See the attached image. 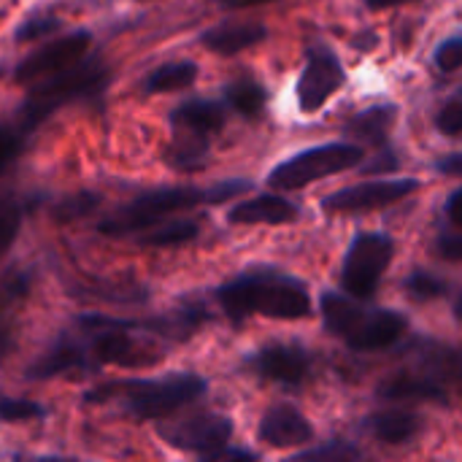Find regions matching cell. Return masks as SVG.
<instances>
[{
	"instance_id": "1",
	"label": "cell",
	"mask_w": 462,
	"mask_h": 462,
	"mask_svg": "<svg viewBox=\"0 0 462 462\" xmlns=\"http://www.w3.org/2000/svg\"><path fill=\"white\" fill-rule=\"evenodd\" d=\"M222 311L233 322H244L252 314L271 319H306L311 314V298L306 287L279 271H246L217 292Z\"/></svg>"
},
{
	"instance_id": "2",
	"label": "cell",
	"mask_w": 462,
	"mask_h": 462,
	"mask_svg": "<svg viewBox=\"0 0 462 462\" xmlns=\"http://www.w3.org/2000/svg\"><path fill=\"white\" fill-rule=\"evenodd\" d=\"M206 393H208V384L203 376H198V374H168L160 379H133V382L108 384V387L89 393L87 401L103 403V401L119 398L135 420L157 422V420H168L176 411H181L184 406L200 401Z\"/></svg>"
},
{
	"instance_id": "3",
	"label": "cell",
	"mask_w": 462,
	"mask_h": 462,
	"mask_svg": "<svg viewBox=\"0 0 462 462\" xmlns=\"http://www.w3.org/2000/svg\"><path fill=\"white\" fill-rule=\"evenodd\" d=\"M111 84V68L100 54H92L87 60H79L76 65L35 81V87L27 92L22 111H19V127L24 133L35 130L43 119H49L54 111H60L65 103L73 100H89L108 89Z\"/></svg>"
},
{
	"instance_id": "4",
	"label": "cell",
	"mask_w": 462,
	"mask_h": 462,
	"mask_svg": "<svg viewBox=\"0 0 462 462\" xmlns=\"http://www.w3.org/2000/svg\"><path fill=\"white\" fill-rule=\"evenodd\" d=\"M195 206H206V189L200 187H160L138 195L135 200L116 208L106 217L97 230L108 238H125L133 233H146L149 227L165 222L173 214L189 211Z\"/></svg>"
},
{
	"instance_id": "5",
	"label": "cell",
	"mask_w": 462,
	"mask_h": 462,
	"mask_svg": "<svg viewBox=\"0 0 462 462\" xmlns=\"http://www.w3.org/2000/svg\"><path fill=\"white\" fill-rule=\"evenodd\" d=\"M81 328L89 333V341H84V352L92 365H119V368H149L162 360V352L154 346H146L130 330L135 322L127 319H108L100 314H89L79 319Z\"/></svg>"
},
{
	"instance_id": "6",
	"label": "cell",
	"mask_w": 462,
	"mask_h": 462,
	"mask_svg": "<svg viewBox=\"0 0 462 462\" xmlns=\"http://www.w3.org/2000/svg\"><path fill=\"white\" fill-rule=\"evenodd\" d=\"M363 162V149L357 143H322L298 152L295 157L279 162L268 173V187L273 189H300L314 181L330 179Z\"/></svg>"
},
{
	"instance_id": "7",
	"label": "cell",
	"mask_w": 462,
	"mask_h": 462,
	"mask_svg": "<svg viewBox=\"0 0 462 462\" xmlns=\"http://www.w3.org/2000/svg\"><path fill=\"white\" fill-rule=\"evenodd\" d=\"M395 254V244L384 233H360L344 260L341 271V287L349 292V298H371L390 268Z\"/></svg>"
},
{
	"instance_id": "8",
	"label": "cell",
	"mask_w": 462,
	"mask_h": 462,
	"mask_svg": "<svg viewBox=\"0 0 462 462\" xmlns=\"http://www.w3.org/2000/svg\"><path fill=\"white\" fill-rule=\"evenodd\" d=\"M92 46V32L89 30H73L57 41H49L43 46H38L35 51H30L14 70V81L19 84H35L41 79H49L70 65H76L79 60H84L89 54Z\"/></svg>"
},
{
	"instance_id": "9",
	"label": "cell",
	"mask_w": 462,
	"mask_h": 462,
	"mask_svg": "<svg viewBox=\"0 0 462 462\" xmlns=\"http://www.w3.org/2000/svg\"><path fill=\"white\" fill-rule=\"evenodd\" d=\"M157 433L165 444H171L181 452L208 455V452L222 449L230 441L233 422L222 414L200 411V414H192V417H184L176 422H165V425H160Z\"/></svg>"
},
{
	"instance_id": "10",
	"label": "cell",
	"mask_w": 462,
	"mask_h": 462,
	"mask_svg": "<svg viewBox=\"0 0 462 462\" xmlns=\"http://www.w3.org/2000/svg\"><path fill=\"white\" fill-rule=\"evenodd\" d=\"M346 81L344 65L328 46H311L306 68L298 79V106L303 114H317Z\"/></svg>"
},
{
	"instance_id": "11",
	"label": "cell",
	"mask_w": 462,
	"mask_h": 462,
	"mask_svg": "<svg viewBox=\"0 0 462 462\" xmlns=\"http://www.w3.org/2000/svg\"><path fill=\"white\" fill-rule=\"evenodd\" d=\"M420 189L417 179H393V181H365L355 187H344L322 200V208L328 214H357V211H374L393 206L411 192Z\"/></svg>"
},
{
	"instance_id": "12",
	"label": "cell",
	"mask_w": 462,
	"mask_h": 462,
	"mask_svg": "<svg viewBox=\"0 0 462 462\" xmlns=\"http://www.w3.org/2000/svg\"><path fill=\"white\" fill-rule=\"evenodd\" d=\"M249 365L257 376L284 384V387L303 384L311 371L309 352H303L300 346H290V344H273V346L260 349L257 355L249 357Z\"/></svg>"
},
{
	"instance_id": "13",
	"label": "cell",
	"mask_w": 462,
	"mask_h": 462,
	"mask_svg": "<svg viewBox=\"0 0 462 462\" xmlns=\"http://www.w3.org/2000/svg\"><path fill=\"white\" fill-rule=\"evenodd\" d=\"M406 328H409V322L398 311H390V309L368 311L365 309L363 317L357 319V325L349 330V336L344 341L355 352H379V349H387L395 341H401Z\"/></svg>"
},
{
	"instance_id": "14",
	"label": "cell",
	"mask_w": 462,
	"mask_h": 462,
	"mask_svg": "<svg viewBox=\"0 0 462 462\" xmlns=\"http://www.w3.org/2000/svg\"><path fill=\"white\" fill-rule=\"evenodd\" d=\"M260 441L276 449H290V447H303L314 439L311 422L290 403L271 406L263 420H260Z\"/></svg>"
},
{
	"instance_id": "15",
	"label": "cell",
	"mask_w": 462,
	"mask_h": 462,
	"mask_svg": "<svg viewBox=\"0 0 462 462\" xmlns=\"http://www.w3.org/2000/svg\"><path fill=\"white\" fill-rule=\"evenodd\" d=\"M376 395L382 401H428V403H444L447 401V384L433 379L425 371H401L379 382Z\"/></svg>"
},
{
	"instance_id": "16",
	"label": "cell",
	"mask_w": 462,
	"mask_h": 462,
	"mask_svg": "<svg viewBox=\"0 0 462 462\" xmlns=\"http://www.w3.org/2000/svg\"><path fill=\"white\" fill-rule=\"evenodd\" d=\"M265 38H268V30L260 22H222L206 30L200 35V43L214 54L230 57V54H238L263 43Z\"/></svg>"
},
{
	"instance_id": "17",
	"label": "cell",
	"mask_w": 462,
	"mask_h": 462,
	"mask_svg": "<svg viewBox=\"0 0 462 462\" xmlns=\"http://www.w3.org/2000/svg\"><path fill=\"white\" fill-rule=\"evenodd\" d=\"M298 206L282 195H257L230 208L227 219L233 225H287L298 219Z\"/></svg>"
},
{
	"instance_id": "18",
	"label": "cell",
	"mask_w": 462,
	"mask_h": 462,
	"mask_svg": "<svg viewBox=\"0 0 462 462\" xmlns=\"http://www.w3.org/2000/svg\"><path fill=\"white\" fill-rule=\"evenodd\" d=\"M95 368L84 352V344L73 341V338H60L46 355H41L30 368L27 376L30 379H54L62 374H73V371H89Z\"/></svg>"
},
{
	"instance_id": "19",
	"label": "cell",
	"mask_w": 462,
	"mask_h": 462,
	"mask_svg": "<svg viewBox=\"0 0 462 462\" xmlns=\"http://www.w3.org/2000/svg\"><path fill=\"white\" fill-rule=\"evenodd\" d=\"M227 122V111L219 100H208V97H195V100H184L173 108L171 114V125L173 127H184L200 135H214L225 127Z\"/></svg>"
},
{
	"instance_id": "20",
	"label": "cell",
	"mask_w": 462,
	"mask_h": 462,
	"mask_svg": "<svg viewBox=\"0 0 462 462\" xmlns=\"http://www.w3.org/2000/svg\"><path fill=\"white\" fill-rule=\"evenodd\" d=\"M208 160V135L173 127V138L165 149V165L173 171H200Z\"/></svg>"
},
{
	"instance_id": "21",
	"label": "cell",
	"mask_w": 462,
	"mask_h": 462,
	"mask_svg": "<svg viewBox=\"0 0 462 462\" xmlns=\"http://www.w3.org/2000/svg\"><path fill=\"white\" fill-rule=\"evenodd\" d=\"M365 428L371 430L374 439L398 447V444H409L411 439L420 436L422 420L411 411H379V414L368 417Z\"/></svg>"
},
{
	"instance_id": "22",
	"label": "cell",
	"mask_w": 462,
	"mask_h": 462,
	"mask_svg": "<svg viewBox=\"0 0 462 462\" xmlns=\"http://www.w3.org/2000/svg\"><path fill=\"white\" fill-rule=\"evenodd\" d=\"M395 119H398V108L395 106H390V103L371 106V108H365V111H360L357 116L349 119L346 133L355 135L363 143H384L390 130H393V125H395Z\"/></svg>"
},
{
	"instance_id": "23",
	"label": "cell",
	"mask_w": 462,
	"mask_h": 462,
	"mask_svg": "<svg viewBox=\"0 0 462 462\" xmlns=\"http://www.w3.org/2000/svg\"><path fill=\"white\" fill-rule=\"evenodd\" d=\"M319 311H322L325 328L333 336L346 338L349 330L357 325V319L363 317L365 309L355 298H346V295H338V292H325L322 300H319Z\"/></svg>"
},
{
	"instance_id": "24",
	"label": "cell",
	"mask_w": 462,
	"mask_h": 462,
	"mask_svg": "<svg viewBox=\"0 0 462 462\" xmlns=\"http://www.w3.org/2000/svg\"><path fill=\"white\" fill-rule=\"evenodd\" d=\"M198 76H200V68L195 62H187V60H181V62H165V65L154 68L146 76L143 87L152 95H165V92H179V89L192 87L198 81Z\"/></svg>"
},
{
	"instance_id": "25",
	"label": "cell",
	"mask_w": 462,
	"mask_h": 462,
	"mask_svg": "<svg viewBox=\"0 0 462 462\" xmlns=\"http://www.w3.org/2000/svg\"><path fill=\"white\" fill-rule=\"evenodd\" d=\"M225 100L236 114H241L246 119H257L265 111L268 92L254 79H236V81L225 84Z\"/></svg>"
},
{
	"instance_id": "26",
	"label": "cell",
	"mask_w": 462,
	"mask_h": 462,
	"mask_svg": "<svg viewBox=\"0 0 462 462\" xmlns=\"http://www.w3.org/2000/svg\"><path fill=\"white\" fill-rule=\"evenodd\" d=\"M198 233H200V225L195 219H173V222H160L157 227H149L138 238V244L141 246H157V249L181 246V244L195 241Z\"/></svg>"
},
{
	"instance_id": "27",
	"label": "cell",
	"mask_w": 462,
	"mask_h": 462,
	"mask_svg": "<svg viewBox=\"0 0 462 462\" xmlns=\"http://www.w3.org/2000/svg\"><path fill=\"white\" fill-rule=\"evenodd\" d=\"M73 295L79 298H97V300H108V303H143L149 295L143 287L138 284H103V290H92V287H84V290H73Z\"/></svg>"
},
{
	"instance_id": "28",
	"label": "cell",
	"mask_w": 462,
	"mask_h": 462,
	"mask_svg": "<svg viewBox=\"0 0 462 462\" xmlns=\"http://www.w3.org/2000/svg\"><path fill=\"white\" fill-rule=\"evenodd\" d=\"M284 462H360V452L349 441H328L325 447L306 449Z\"/></svg>"
},
{
	"instance_id": "29",
	"label": "cell",
	"mask_w": 462,
	"mask_h": 462,
	"mask_svg": "<svg viewBox=\"0 0 462 462\" xmlns=\"http://www.w3.org/2000/svg\"><path fill=\"white\" fill-rule=\"evenodd\" d=\"M403 287H406L409 298H414L420 303H428V300H436V298H444L447 295V284L439 276L428 273V271H414L403 282Z\"/></svg>"
},
{
	"instance_id": "30",
	"label": "cell",
	"mask_w": 462,
	"mask_h": 462,
	"mask_svg": "<svg viewBox=\"0 0 462 462\" xmlns=\"http://www.w3.org/2000/svg\"><path fill=\"white\" fill-rule=\"evenodd\" d=\"M97 206H100V195H95V192H76V195L62 198V200L54 206V217H57L60 222H73V219L87 217V214L95 211Z\"/></svg>"
},
{
	"instance_id": "31",
	"label": "cell",
	"mask_w": 462,
	"mask_h": 462,
	"mask_svg": "<svg viewBox=\"0 0 462 462\" xmlns=\"http://www.w3.org/2000/svg\"><path fill=\"white\" fill-rule=\"evenodd\" d=\"M22 227V206L16 200H0V257L14 246Z\"/></svg>"
},
{
	"instance_id": "32",
	"label": "cell",
	"mask_w": 462,
	"mask_h": 462,
	"mask_svg": "<svg viewBox=\"0 0 462 462\" xmlns=\"http://www.w3.org/2000/svg\"><path fill=\"white\" fill-rule=\"evenodd\" d=\"M46 409L35 401H19V398H0V422H30L43 417Z\"/></svg>"
},
{
	"instance_id": "33",
	"label": "cell",
	"mask_w": 462,
	"mask_h": 462,
	"mask_svg": "<svg viewBox=\"0 0 462 462\" xmlns=\"http://www.w3.org/2000/svg\"><path fill=\"white\" fill-rule=\"evenodd\" d=\"M60 27H62V22L57 16H32V19H27V22L19 24V30L14 32V38L19 43H30V41H41L43 35H51Z\"/></svg>"
},
{
	"instance_id": "34",
	"label": "cell",
	"mask_w": 462,
	"mask_h": 462,
	"mask_svg": "<svg viewBox=\"0 0 462 462\" xmlns=\"http://www.w3.org/2000/svg\"><path fill=\"white\" fill-rule=\"evenodd\" d=\"M252 189V181L246 179H230V181H219L214 187H206V206H219V203H227L230 198L236 195H244Z\"/></svg>"
},
{
	"instance_id": "35",
	"label": "cell",
	"mask_w": 462,
	"mask_h": 462,
	"mask_svg": "<svg viewBox=\"0 0 462 462\" xmlns=\"http://www.w3.org/2000/svg\"><path fill=\"white\" fill-rule=\"evenodd\" d=\"M22 146H24V130L0 125V168H5L11 160H16Z\"/></svg>"
},
{
	"instance_id": "36",
	"label": "cell",
	"mask_w": 462,
	"mask_h": 462,
	"mask_svg": "<svg viewBox=\"0 0 462 462\" xmlns=\"http://www.w3.org/2000/svg\"><path fill=\"white\" fill-rule=\"evenodd\" d=\"M436 127H439V133H444V135H462V97L449 100V103L439 111Z\"/></svg>"
},
{
	"instance_id": "37",
	"label": "cell",
	"mask_w": 462,
	"mask_h": 462,
	"mask_svg": "<svg viewBox=\"0 0 462 462\" xmlns=\"http://www.w3.org/2000/svg\"><path fill=\"white\" fill-rule=\"evenodd\" d=\"M436 65L444 73L460 70L462 68V38H449L436 49Z\"/></svg>"
},
{
	"instance_id": "38",
	"label": "cell",
	"mask_w": 462,
	"mask_h": 462,
	"mask_svg": "<svg viewBox=\"0 0 462 462\" xmlns=\"http://www.w3.org/2000/svg\"><path fill=\"white\" fill-rule=\"evenodd\" d=\"M200 462H257V455L249 449H238V447H222L217 452H208Z\"/></svg>"
},
{
	"instance_id": "39",
	"label": "cell",
	"mask_w": 462,
	"mask_h": 462,
	"mask_svg": "<svg viewBox=\"0 0 462 462\" xmlns=\"http://www.w3.org/2000/svg\"><path fill=\"white\" fill-rule=\"evenodd\" d=\"M436 252L449 263H462V236H441L436 241Z\"/></svg>"
},
{
	"instance_id": "40",
	"label": "cell",
	"mask_w": 462,
	"mask_h": 462,
	"mask_svg": "<svg viewBox=\"0 0 462 462\" xmlns=\"http://www.w3.org/2000/svg\"><path fill=\"white\" fill-rule=\"evenodd\" d=\"M436 168H439L441 173H447V176H460L462 179V154H449V157L439 160Z\"/></svg>"
},
{
	"instance_id": "41",
	"label": "cell",
	"mask_w": 462,
	"mask_h": 462,
	"mask_svg": "<svg viewBox=\"0 0 462 462\" xmlns=\"http://www.w3.org/2000/svg\"><path fill=\"white\" fill-rule=\"evenodd\" d=\"M447 214H449V219L457 225L462 230V187L449 198V203H447Z\"/></svg>"
},
{
	"instance_id": "42",
	"label": "cell",
	"mask_w": 462,
	"mask_h": 462,
	"mask_svg": "<svg viewBox=\"0 0 462 462\" xmlns=\"http://www.w3.org/2000/svg\"><path fill=\"white\" fill-rule=\"evenodd\" d=\"M11 462H73V460L54 457V455H16Z\"/></svg>"
},
{
	"instance_id": "43",
	"label": "cell",
	"mask_w": 462,
	"mask_h": 462,
	"mask_svg": "<svg viewBox=\"0 0 462 462\" xmlns=\"http://www.w3.org/2000/svg\"><path fill=\"white\" fill-rule=\"evenodd\" d=\"M368 8L382 11V8H393V5H403V3H414V0H365Z\"/></svg>"
},
{
	"instance_id": "44",
	"label": "cell",
	"mask_w": 462,
	"mask_h": 462,
	"mask_svg": "<svg viewBox=\"0 0 462 462\" xmlns=\"http://www.w3.org/2000/svg\"><path fill=\"white\" fill-rule=\"evenodd\" d=\"M219 3L230 8H241V5H257V3H271V0H219Z\"/></svg>"
},
{
	"instance_id": "45",
	"label": "cell",
	"mask_w": 462,
	"mask_h": 462,
	"mask_svg": "<svg viewBox=\"0 0 462 462\" xmlns=\"http://www.w3.org/2000/svg\"><path fill=\"white\" fill-rule=\"evenodd\" d=\"M455 314H457V319H462V295L457 298V303H455Z\"/></svg>"
}]
</instances>
